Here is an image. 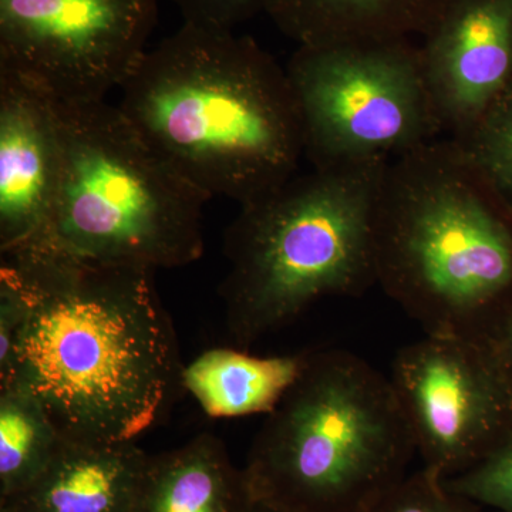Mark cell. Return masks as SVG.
Segmentation results:
<instances>
[{
    "instance_id": "cell-20",
    "label": "cell",
    "mask_w": 512,
    "mask_h": 512,
    "mask_svg": "<svg viewBox=\"0 0 512 512\" xmlns=\"http://www.w3.org/2000/svg\"><path fill=\"white\" fill-rule=\"evenodd\" d=\"M184 23L198 28L234 30L265 12L266 0H174Z\"/></svg>"
},
{
    "instance_id": "cell-3",
    "label": "cell",
    "mask_w": 512,
    "mask_h": 512,
    "mask_svg": "<svg viewBox=\"0 0 512 512\" xmlns=\"http://www.w3.org/2000/svg\"><path fill=\"white\" fill-rule=\"evenodd\" d=\"M377 285L426 335L497 339L512 315V210L456 141L390 158Z\"/></svg>"
},
{
    "instance_id": "cell-2",
    "label": "cell",
    "mask_w": 512,
    "mask_h": 512,
    "mask_svg": "<svg viewBox=\"0 0 512 512\" xmlns=\"http://www.w3.org/2000/svg\"><path fill=\"white\" fill-rule=\"evenodd\" d=\"M120 110L185 180L248 204L298 174L301 114L286 67L252 37L184 23L147 50Z\"/></svg>"
},
{
    "instance_id": "cell-5",
    "label": "cell",
    "mask_w": 512,
    "mask_h": 512,
    "mask_svg": "<svg viewBox=\"0 0 512 512\" xmlns=\"http://www.w3.org/2000/svg\"><path fill=\"white\" fill-rule=\"evenodd\" d=\"M412 430L389 377L346 350L308 355L242 468L255 504L365 512L407 476Z\"/></svg>"
},
{
    "instance_id": "cell-21",
    "label": "cell",
    "mask_w": 512,
    "mask_h": 512,
    "mask_svg": "<svg viewBox=\"0 0 512 512\" xmlns=\"http://www.w3.org/2000/svg\"><path fill=\"white\" fill-rule=\"evenodd\" d=\"M26 319L25 302L15 285L0 278V387L12 382L16 348Z\"/></svg>"
},
{
    "instance_id": "cell-13",
    "label": "cell",
    "mask_w": 512,
    "mask_h": 512,
    "mask_svg": "<svg viewBox=\"0 0 512 512\" xmlns=\"http://www.w3.org/2000/svg\"><path fill=\"white\" fill-rule=\"evenodd\" d=\"M252 504L242 468L221 439L202 433L148 454L130 512H248Z\"/></svg>"
},
{
    "instance_id": "cell-10",
    "label": "cell",
    "mask_w": 512,
    "mask_h": 512,
    "mask_svg": "<svg viewBox=\"0 0 512 512\" xmlns=\"http://www.w3.org/2000/svg\"><path fill=\"white\" fill-rule=\"evenodd\" d=\"M419 53L441 131L463 136L512 82V0H444Z\"/></svg>"
},
{
    "instance_id": "cell-17",
    "label": "cell",
    "mask_w": 512,
    "mask_h": 512,
    "mask_svg": "<svg viewBox=\"0 0 512 512\" xmlns=\"http://www.w3.org/2000/svg\"><path fill=\"white\" fill-rule=\"evenodd\" d=\"M456 141L512 210V82Z\"/></svg>"
},
{
    "instance_id": "cell-19",
    "label": "cell",
    "mask_w": 512,
    "mask_h": 512,
    "mask_svg": "<svg viewBox=\"0 0 512 512\" xmlns=\"http://www.w3.org/2000/svg\"><path fill=\"white\" fill-rule=\"evenodd\" d=\"M444 483L488 510L512 512V436L476 467Z\"/></svg>"
},
{
    "instance_id": "cell-16",
    "label": "cell",
    "mask_w": 512,
    "mask_h": 512,
    "mask_svg": "<svg viewBox=\"0 0 512 512\" xmlns=\"http://www.w3.org/2000/svg\"><path fill=\"white\" fill-rule=\"evenodd\" d=\"M64 440L35 394L19 383L0 387V501L26 490Z\"/></svg>"
},
{
    "instance_id": "cell-1",
    "label": "cell",
    "mask_w": 512,
    "mask_h": 512,
    "mask_svg": "<svg viewBox=\"0 0 512 512\" xmlns=\"http://www.w3.org/2000/svg\"><path fill=\"white\" fill-rule=\"evenodd\" d=\"M151 274L35 247L2 255L0 278L26 308L9 384L35 394L64 439L134 441L183 387L177 338Z\"/></svg>"
},
{
    "instance_id": "cell-22",
    "label": "cell",
    "mask_w": 512,
    "mask_h": 512,
    "mask_svg": "<svg viewBox=\"0 0 512 512\" xmlns=\"http://www.w3.org/2000/svg\"><path fill=\"white\" fill-rule=\"evenodd\" d=\"M497 342L512 376V315L510 319L507 320V323H505L504 328L501 329Z\"/></svg>"
},
{
    "instance_id": "cell-7",
    "label": "cell",
    "mask_w": 512,
    "mask_h": 512,
    "mask_svg": "<svg viewBox=\"0 0 512 512\" xmlns=\"http://www.w3.org/2000/svg\"><path fill=\"white\" fill-rule=\"evenodd\" d=\"M286 73L313 168L390 160L443 133L410 39L298 46Z\"/></svg>"
},
{
    "instance_id": "cell-11",
    "label": "cell",
    "mask_w": 512,
    "mask_h": 512,
    "mask_svg": "<svg viewBox=\"0 0 512 512\" xmlns=\"http://www.w3.org/2000/svg\"><path fill=\"white\" fill-rule=\"evenodd\" d=\"M62 136L55 100L0 69V254L43 231L59 188Z\"/></svg>"
},
{
    "instance_id": "cell-8",
    "label": "cell",
    "mask_w": 512,
    "mask_h": 512,
    "mask_svg": "<svg viewBox=\"0 0 512 512\" xmlns=\"http://www.w3.org/2000/svg\"><path fill=\"white\" fill-rule=\"evenodd\" d=\"M423 468L448 480L512 436V376L497 339L426 335L389 377Z\"/></svg>"
},
{
    "instance_id": "cell-18",
    "label": "cell",
    "mask_w": 512,
    "mask_h": 512,
    "mask_svg": "<svg viewBox=\"0 0 512 512\" xmlns=\"http://www.w3.org/2000/svg\"><path fill=\"white\" fill-rule=\"evenodd\" d=\"M365 512H495L454 493L443 478L421 468L390 488Z\"/></svg>"
},
{
    "instance_id": "cell-12",
    "label": "cell",
    "mask_w": 512,
    "mask_h": 512,
    "mask_svg": "<svg viewBox=\"0 0 512 512\" xmlns=\"http://www.w3.org/2000/svg\"><path fill=\"white\" fill-rule=\"evenodd\" d=\"M147 458L134 441L64 440L43 473L0 504L16 512H130Z\"/></svg>"
},
{
    "instance_id": "cell-9",
    "label": "cell",
    "mask_w": 512,
    "mask_h": 512,
    "mask_svg": "<svg viewBox=\"0 0 512 512\" xmlns=\"http://www.w3.org/2000/svg\"><path fill=\"white\" fill-rule=\"evenodd\" d=\"M157 0H0V69L57 103L106 100L147 53Z\"/></svg>"
},
{
    "instance_id": "cell-15",
    "label": "cell",
    "mask_w": 512,
    "mask_h": 512,
    "mask_svg": "<svg viewBox=\"0 0 512 512\" xmlns=\"http://www.w3.org/2000/svg\"><path fill=\"white\" fill-rule=\"evenodd\" d=\"M309 353L259 357L211 349L184 366L183 387L210 417L268 414L306 365Z\"/></svg>"
},
{
    "instance_id": "cell-24",
    "label": "cell",
    "mask_w": 512,
    "mask_h": 512,
    "mask_svg": "<svg viewBox=\"0 0 512 512\" xmlns=\"http://www.w3.org/2000/svg\"><path fill=\"white\" fill-rule=\"evenodd\" d=\"M0 512H16L12 507L6 504H0Z\"/></svg>"
},
{
    "instance_id": "cell-23",
    "label": "cell",
    "mask_w": 512,
    "mask_h": 512,
    "mask_svg": "<svg viewBox=\"0 0 512 512\" xmlns=\"http://www.w3.org/2000/svg\"><path fill=\"white\" fill-rule=\"evenodd\" d=\"M248 512H281V511L272 510V508L264 507V505H259V504L254 503V504H252V507L249 508Z\"/></svg>"
},
{
    "instance_id": "cell-4",
    "label": "cell",
    "mask_w": 512,
    "mask_h": 512,
    "mask_svg": "<svg viewBox=\"0 0 512 512\" xmlns=\"http://www.w3.org/2000/svg\"><path fill=\"white\" fill-rule=\"evenodd\" d=\"M389 160L313 168L241 205L225 232L220 286L239 348L293 322L328 296L377 285V198Z\"/></svg>"
},
{
    "instance_id": "cell-6",
    "label": "cell",
    "mask_w": 512,
    "mask_h": 512,
    "mask_svg": "<svg viewBox=\"0 0 512 512\" xmlns=\"http://www.w3.org/2000/svg\"><path fill=\"white\" fill-rule=\"evenodd\" d=\"M55 103L59 188L45 228L22 248L151 272L198 261L211 198L158 154L119 106Z\"/></svg>"
},
{
    "instance_id": "cell-14",
    "label": "cell",
    "mask_w": 512,
    "mask_h": 512,
    "mask_svg": "<svg viewBox=\"0 0 512 512\" xmlns=\"http://www.w3.org/2000/svg\"><path fill=\"white\" fill-rule=\"evenodd\" d=\"M444 0H266L265 13L298 46L409 39L429 30Z\"/></svg>"
}]
</instances>
